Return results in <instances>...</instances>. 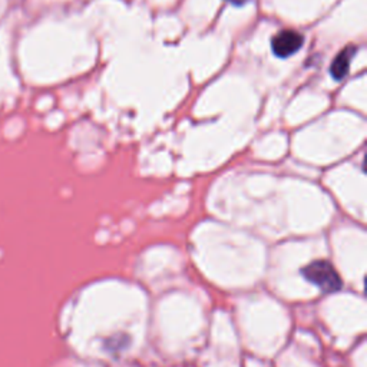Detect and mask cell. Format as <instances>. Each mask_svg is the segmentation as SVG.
I'll list each match as a JSON object with an SVG mask.
<instances>
[{
	"label": "cell",
	"instance_id": "6da1fadb",
	"mask_svg": "<svg viewBox=\"0 0 367 367\" xmlns=\"http://www.w3.org/2000/svg\"><path fill=\"white\" fill-rule=\"evenodd\" d=\"M303 275L307 282L316 284L326 293L339 291L343 286L339 273L336 271L333 264L326 260L313 261L311 264L303 269Z\"/></svg>",
	"mask_w": 367,
	"mask_h": 367
},
{
	"label": "cell",
	"instance_id": "7a4b0ae2",
	"mask_svg": "<svg viewBox=\"0 0 367 367\" xmlns=\"http://www.w3.org/2000/svg\"><path fill=\"white\" fill-rule=\"evenodd\" d=\"M304 45V36L297 30L291 29H284L282 32H278L271 41V49L274 52V55L286 59L297 54Z\"/></svg>",
	"mask_w": 367,
	"mask_h": 367
},
{
	"label": "cell",
	"instance_id": "3957f363",
	"mask_svg": "<svg viewBox=\"0 0 367 367\" xmlns=\"http://www.w3.org/2000/svg\"><path fill=\"white\" fill-rule=\"evenodd\" d=\"M357 48L347 46L340 50V54L335 58L333 63L330 66V74L336 81H342L347 76L348 71H350V62L356 54Z\"/></svg>",
	"mask_w": 367,
	"mask_h": 367
},
{
	"label": "cell",
	"instance_id": "277c9868",
	"mask_svg": "<svg viewBox=\"0 0 367 367\" xmlns=\"http://www.w3.org/2000/svg\"><path fill=\"white\" fill-rule=\"evenodd\" d=\"M229 2L233 3L234 6H244L249 2V0H229Z\"/></svg>",
	"mask_w": 367,
	"mask_h": 367
}]
</instances>
